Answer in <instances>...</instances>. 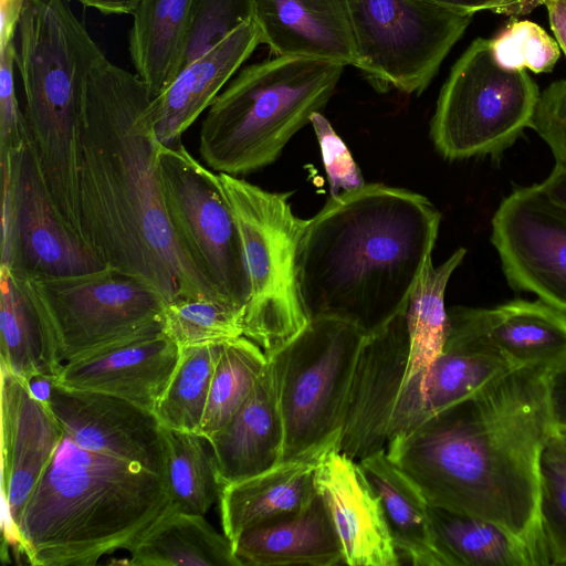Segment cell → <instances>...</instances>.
I'll list each match as a JSON object with an SVG mask.
<instances>
[{
    "instance_id": "1",
    "label": "cell",
    "mask_w": 566,
    "mask_h": 566,
    "mask_svg": "<svg viewBox=\"0 0 566 566\" xmlns=\"http://www.w3.org/2000/svg\"><path fill=\"white\" fill-rule=\"evenodd\" d=\"M153 99L136 73L106 56L90 73L78 116L81 235L105 266L148 283L166 304H233L189 259L166 214Z\"/></svg>"
},
{
    "instance_id": "2",
    "label": "cell",
    "mask_w": 566,
    "mask_h": 566,
    "mask_svg": "<svg viewBox=\"0 0 566 566\" xmlns=\"http://www.w3.org/2000/svg\"><path fill=\"white\" fill-rule=\"evenodd\" d=\"M549 369L513 368L386 447L429 505L501 525L541 565H549L538 522L539 460L554 431Z\"/></svg>"
},
{
    "instance_id": "3",
    "label": "cell",
    "mask_w": 566,
    "mask_h": 566,
    "mask_svg": "<svg viewBox=\"0 0 566 566\" xmlns=\"http://www.w3.org/2000/svg\"><path fill=\"white\" fill-rule=\"evenodd\" d=\"M441 213L424 196L384 184L331 196L306 221L296 255L308 319H346L368 334L407 307Z\"/></svg>"
},
{
    "instance_id": "4",
    "label": "cell",
    "mask_w": 566,
    "mask_h": 566,
    "mask_svg": "<svg viewBox=\"0 0 566 566\" xmlns=\"http://www.w3.org/2000/svg\"><path fill=\"white\" fill-rule=\"evenodd\" d=\"M172 506L166 478L63 434L20 518L34 566H91L128 551Z\"/></svg>"
},
{
    "instance_id": "5",
    "label": "cell",
    "mask_w": 566,
    "mask_h": 566,
    "mask_svg": "<svg viewBox=\"0 0 566 566\" xmlns=\"http://www.w3.org/2000/svg\"><path fill=\"white\" fill-rule=\"evenodd\" d=\"M105 56L67 0H23L14 65L29 139L54 203L80 234L78 116L87 77Z\"/></svg>"
},
{
    "instance_id": "6",
    "label": "cell",
    "mask_w": 566,
    "mask_h": 566,
    "mask_svg": "<svg viewBox=\"0 0 566 566\" xmlns=\"http://www.w3.org/2000/svg\"><path fill=\"white\" fill-rule=\"evenodd\" d=\"M344 67L303 56H273L243 67L208 107L201 158L218 174L237 177L271 165L325 107Z\"/></svg>"
},
{
    "instance_id": "7",
    "label": "cell",
    "mask_w": 566,
    "mask_h": 566,
    "mask_svg": "<svg viewBox=\"0 0 566 566\" xmlns=\"http://www.w3.org/2000/svg\"><path fill=\"white\" fill-rule=\"evenodd\" d=\"M244 251L251 294L243 336L271 357L308 323L296 273L297 247L307 220L292 211L293 192H272L219 174Z\"/></svg>"
},
{
    "instance_id": "8",
    "label": "cell",
    "mask_w": 566,
    "mask_h": 566,
    "mask_svg": "<svg viewBox=\"0 0 566 566\" xmlns=\"http://www.w3.org/2000/svg\"><path fill=\"white\" fill-rule=\"evenodd\" d=\"M13 276L63 363L163 331V296L148 283L112 268L74 276Z\"/></svg>"
},
{
    "instance_id": "9",
    "label": "cell",
    "mask_w": 566,
    "mask_h": 566,
    "mask_svg": "<svg viewBox=\"0 0 566 566\" xmlns=\"http://www.w3.org/2000/svg\"><path fill=\"white\" fill-rule=\"evenodd\" d=\"M539 90L526 70L500 66L490 40L475 39L451 67L430 122V137L449 160L502 157L535 113Z\"/></svg>"
},
{
    "instance_id": "10",
    "label": "cell",
    "mask_w": 566,
    "mask_h": 566,
    "mask_svg": "<svg viewBox=\"0 0 566 566\" xmlns=\"http://www.w3.org/2000/svg\"><path fill=\"white\" fill-rule=\"evenodd\" d=\"M365 333L354 323L315 317L272 355L283 421L281 460L339 436Z\"/></svg>"
},
{
    "instance_id": "11",
    "label": "cell",
    "mask_w": 566,
    "mask_h": 566,
    "mask_svg": "<svg viewBox=\"0 0 566 566\" xmlns=\"http://www.w3.org/2000/svg\"><path fill=\"white\" fill-rule=\"evenodd\" d=\"M348 1L357 69L380 92L421 94L473 19L426 0Z\"/></svg>"
},
{
    "instance_id": "12",
    "label": "cell",
    "mask_w": 566,
    "mask_h": 566,
    "mask_svg": "<svg viewBox=\"0 0 566 566\" xmlns=\"http://www.w3.org/2000/svg\"><path fill=\"white\" fill-rule=\"evenodd\" d=\"M157 178L182 250L230 302L245 307L250 279L240 231L219 174L195 159L180 142L161 144Z\"/></svg>"
},
{
    "instance_id": "13",
    "label": "cell",
    "mask_w": 566,
    "mask_h": 566,
    "mask_svg": "<svg viewBox=\"0 0 566 566\" xmlns=\"http://www.w3.org/2000/svg\"><path fill=\"white\" fill-rule=\"evenodd\" d=\"M1 264L19 276H74L106 268L67 222L30 143L0 158Z\"/></svg>"
},
{
    "instance_id": "14",
    "label": "cell",
    "mask_w": 566,
    "mask_h": 566,
    "mask_svg": "<svg viewBox=\"0 0 566 566\" xmlns=\"http://www.w3.org/2000/svg\"><path fill=\"white\" fill-rule=\"evenodd\" d=\"M491 228L509 286L566 314V208L539 184L517 187L499 205Z\"/></svg>"
},
{
    "instance_id": "15",
    "label": "cell",
    "mask_w": 566,
    "mask_h": 566,
    "mask_svg": "<svg viewBox=\"0 0 566 566\" xmlns=\"http://www.w3.org/2000/svg\"><path fill=\"white\" fill-rule=\"evenodd\" d=\"M441 353L424 376L408 381L398 397L388 441L468 398L515 368L486 339L476 307L452 306Z\"/></svg>"
},
{
    "instance_id": "16",
    "label": "cell",
    "mask_w": 566,
    "mask_h": 566,
    "mask_svg": "<svg viewBox=\"0 0 566 566\" xmlns=\"http://www.w3.org/2000/svg\"><path fill=\"white\" fill-rule=\"evenodd\" d=\"M409 355L406 308L365 335L352 377L339 450L360 459L386 449Z\"/></svg>"
},
{
    "instance_id": "17",
    "label": "cell",
    "mask_w": 566,
    "mask_h": 566,
    "mask_svg": "<svg viewBox=\"0 0 566 566\" xmlns=\"http://www.w3.org/2000/svg\"><path fill=\"white\" fill-rule=\"evenodd\" d=\"M1 373V528L3 542L19 547L23 509L51 462L63 432L50 407L7 367Z\"/></svg>"
},
{
    "instance_id": "18",
    "label": "cell",
    "mask_w": 566,
    "mask_h": 566,
    "mask_svg": "<svg viewBox=\"0 0 566 566\" xmlns=\"http://www.w3.org/2000/svg\"><path fill=\"white\" fill-rule=\"evenodd\" d=\"M49 407L63 434L77 444L137 462L166 478L161 429L153 411L113 395L56 382Z\"/></svg>"
},
{
    "instance_id": "19",
    "label": "cell",
    "mask_w": 566,
    "mask_h": 566,
    "mask_svg": "<svg viewBox=\"0 0 566 566\" xmlns=\"http://www.w3.org/2000/svg\"><path fill=\"white\" fill-rule=\"evenodd\" d=\"M315 484L342 543L344 564H400L380 496L357 460L339 449L331 450L315 472Z\"/></svg>"
},
{
    "instance_id": "20",
    "label": "cell",
    "mask_w": 566,
    "mask_h": 566,
    "mask_svg": "<svg viewBox=\"0 0 566 566\" xmlns=\"http://www.w3.org/2000/svg\"><path fill=\"white\" fill-rule=\"evenodd\" d=\"M180 355V347L163 331L66 361L55 382L98 391L153 411Z\"/></svg>"
},
{
    "instance_id": "21",
    "label": "cell",
    "mask_w": 566,
    "mask_h": 566,
    "mask_svg": "<svg viewBox=\"0 0 566 566\" xmlns=\"http://www.w3.org/2000/svg\"><path fill=\"white\" fill-rule=\"evenodd\" d=\"M253 21L274 56L322 59L357 67L348 0H254Z\"/></svg>"
},
{
    "instance_id": "22",
    "label": "cell",
    "mask_w": 566,
    "mask_h": 566,
    "mask_svg": "<svg viewBox=\"0 0 566 566\" xmlns=\"http://www.w3.org/2000/svg\"><path fill=\"white\" fill-rule=\"evenodd\" d=\"M340 434L269 469L222 486L219 513L224 535L233 543L242 533L270 520L302 510L317 494L315 472L324 457L339 449Z\"/></svg>"
},
{
    "instance_id": "23",
    "label": "cell",
    "mask_w": 566,
    "mask_h": 566,
    "mask_svg": "<svg viewBox=\"0 0 566 566\" xmlns=\"http://www.w3.org/2000/svg\"><path fill=\"white\" fill-rule=\"evenodd\" d=\"M260 44V31L251 20L187 64L153 99L159 142L165 146L180 143L181 135L208 109Z\"/></svg>"
},
{
    "instance_id": "24",
    "label": "cell",
    "mask_w": 566,
    "mask_h": 566,
    "mask_svg": "<svg viewBox=\"0 0 566 566\" xmlns=\"http://www.w3.org/2000/svg\"><path fill=\"white\" fill-rule=\"evenodd\" d=\"M207 439L222 485L260 473L280 461L284 432L271 358L268 357L265 368L235 415Z\"/></svg>"
},
{
    "instance_id": "25",
    "label": "cell",
    "mask_w": 566,
    "mask_h": 566,
    "mask_svg": "<svg viewBox=\"0 0 566 566\" xmlns=\"http://www.w3.org/2000/svg\"><path fill=\"white\" fill-rule=\"evenodd\" d=\"M234 552L242 566L344 564L342 543L318 491L302 510L242 533Z\"/></svg>"
},
{
    "instance_id": "26",
    "label": "cell",
    "mask_w": 566,
    "mask_h": 566,
    "mask_svg": "<svg viewBox=\"0 0 566 566\" xmlns=\"http://www.w3.org/2000/svg\"><path fill=\"white\" fill-rule=\"evenodd\" d=\"M476 317L493 348L515 368H553L566 358V314L539 298L476 307Z\"/></svg>"
},
{
    "instance_id": "27",
    "label": "cell",
    "mask_w": 566,
    "mask_h": 566,
    "mask_svg": "<svg viewBox=\"0 0 566 566\" xmlns=\"http://www.w3.org/2000/svg\"><path fill=\"white\" fill-rule=\"evenodd\" d=\"M358 462L380 496L398 553L413 566H450L437 542L429 503L417 484L389 458L386 449Z\"/></svg>"
},
{
    "instance_id": "28",
    "label": "cell",
    "mask_w": 566,
    "mask_h": 566,
    "mask_svg": "<svg viewBox=\"0 0 566 566\" xmlns=\"http://www.w3.org/2000/svg\"><path fill=\"white\" fill-rule=\"evenodd\" d=\"M193 0H142L133 13L128 51L155 98L180 72Z\"/></svg>"
},
{
    "instance_id": "29",
    "label": "cell",
    "mask_w": 566,
    "mask_h": 566,
    "mask_svg": "<svg viewBox=\"0 0 566 566\" xmlns=\"http://www.w3.org/2000/svg\"><path fill=\"white\" fill-rule=\"evenodd\" d=\"M136 566H242L233 543L205 515L171 506L128 549Z\"/></svg>"
},
{
    "instance_id": "30",
    "label": "cell",
    "mask_w": 566,
    "mask_h": 566,
    "mask_svg": "<svg viewBox=\"0 0 566 566\" xmlns=\"http://www.w3.org/2000/svg\"><path fill=\"white\" fill-rule=\"evenodd\" d=\"M63 361L36 308L13 274L0 266V365L23 380L57 378Z\"/></svg>"
},
{
    "instance_id": "31",
    "label": "cell",
    "mask_w": 566,
    "mask_h": 566,
    "mask_svg": "<svg viewBox=\"0 0 566 566\" xmlns=\"http://www.w3.org/2000/svg\"><path fill=\"white\" fill-rule=\"evenodd\" d=\"M437 542L450 566H538L535 551L491 521L429 505Z\"/></svg>"
},
{
    "instance_id": "32",
    "label": "cell",
    "mask_w": 566,
    "mask_h": 566,
    "mask_svg": "<svg viewBox=\"0 0 566 566\" xmlns=\"http://www.w3.org/2000/svg\"><path fill=\"white\" fill-rule=\"evenodd\" d=\"M465 254L467 250L459 248L439 266L429 258L410 293L406 307L409 355L402 387L424 376L442 350L449 326L444 294Z\"/></svg>"
},
{
    "instance_id": "33",
    "label": "cell",
    "mask_w": 566,
    "mask_h": 566,
    "mask_svg": "<svg viewBox=\"0 0 566 566\" xmlns=\"http://www.w3.org/2000/svg\"><path fill=\"white\" fill-rule=\"evenodd\" d=\"M166 482L176 511L205 515L222 490L216 458L207 438L160 426Z\"/></svg>"
},
{
    "instance_id": "34",
    "label": "cell",
    "mask_w": 566,
    "mask_h": 566,
    "mask_svg": "<svg viewBox=\"0 0 566 566\" xmlns=\"http://www.w3.org/2000/svg\"><path fill=\"white\" fill-rule=\"evenodd\" d=\"M223 343L180 347L175 370L153 412L160 426L200 432L216 363Z\"/></svg>"
},
{
    "instance_id": "35",
    "label": "cell",
    "mask_w": 566,
    "mask_h": 566,
    "mask_svg": "<svg viewBox=\"0 0 566 566\" xmlns=\"http://www.w3.org/2000/svg\"><path fill=\"white\" fill-rule=\"evenodd\" d=\"M268 363L260 346L241 336L223 343L212 375L199 434L222 429L245 401Z\"/></svg>"
},
{
    "instance_id": "36",
    "label": "cell",
    "mask_w": 566,
    "mask_h": 566,
    "mask_svg": "<svg viewBox=\"0 0 566 566\" xmlns=\"http://www.w3.org/2000/svg\"><path fill=\"white\" fill-rule=\"evenodd\" d=\"M245 307L207 298L166 304L163 332L179 347L243 336Z\"/></svg>"
},
{
    "instance_id": "37",
    "label": "cell",
    "mask_w": 566,
    "mask_h": 566,
    "mask_svg": "<svg viewBox=\"0 0 566 566\" xmlns=\"http://www.w3.org/2000/svg\"><path fill=\"white\" fill-rule=\"evenodd\" d=\"M538 522L549 565H566V441L554 430L539 460Z\"/></svg>"
},
{
    "instance_id": "38",
    "label": "cell",
    "mask_w": 566,
    "mask_h": 566,
    "mask_svg": "<svg viewBox=\"0 0 566 566\" xmlns=\"http://www.w3.org/2000/svg\"><path fill=\"white\" fill-rule=\"evenodd\" d=\"M490 48L495 62L509 70L551 72L559 59L557 42L538 24L512 19L494 38Z\"/></svg>"
},
{
    "instance_id": "39",
    "label": "cell",
    "mask_w": 566,
    "mask_h": 566,
    "mask_svg": "<svg viewBox=\"0 0 566 566\" xmlns=\"http://www.w3.org/2000/svg\"><path fill=\"white\" fill-rule=\"evenodd\" d=\"M253 13L254 0H193L180 71L253 20Z\"/></svg>"
},
{
    "instance_id": "40",
    "label": "cell",
    "mask_w": 566,
    "mask_h": 566,
    "mask_svg": "<svg viewBox=\"0 0 566 566\" xmlns=\"http://www.w3.org/2000/svg\"><path fill=\"white\" fill-rule=\"evenodd\" d=\"M310 124L319 145L331 196H338L366 185L350 151L328 119L321 112H316L311 116Z\"/></svg>"
},
{
    "instance_id": "41",
    "label": "cell",
    "mask_w": 566,
    "mask_h": 566,
    "mask_svg": "<svg viewBox=\"0 0 566 566\" xmlns=\"http://www.w3.org/2000/svg\"><path fill=\"white\" fill-rule=\"evenodd\" d=\"M15 40L0 44V158L23 148L29 133L13 83Z\"/></svg>"
},
{
    "instance_id": "42",
    "label": "cell",
    "mask_w": 566,
    "mask_h": 566,
    "mask_svg": "<svg viewBox=\"0 0 566 566\" xmlns=\"http://www.w3.org/2000/svg\"><path fill=\"white\" fill-rule=\"evenodd\" d=\"M530 128L549 147L555 166H566V78L541 92Z\"/></svg>"
},
{
    "instance_id": "43",
    "label": "cell",
    "mask_w": 566,
    "mask_h": 566,
    "mask_svg": "<svg viewBox=\"0 0 566 566\" xmlns=\"http://www.w3.org/2000/svg\"><path fill=\"white\" fill-rule=\"evenodd\" d=\"M457 11L475 13L491 11L505 15H521L531 12L547 0H426Z\"/></svg>"
},
{
    "instance_id": "44",
    "label": "cell",
    "mask_w": 566,
    "mask_h": 566,
    "mask_svg": "<svg viewBox=\"0 0 566 566\" xmlns=\"http://www.w3.org/2000/svg\"><path fill=\"white\" fill-rule=\"evenodd\" d=\"M546 390L553 428L566 430V358L548 370Z\"/></svg>"
},
{
    "instance_id": "45",
    "label": "cell",
    "mask_w": 566,
    "mask_h": 566,
    "mask_svg": "<svg viewBox=\"0 0 566 566\" xmlns=\"http://www.w3.org/2000/svg\"><path fill=\"white\" fill-rule=\"evenodd\" d=\"M545 6L548 12L551 29L558 46L566 56V0H547Z\"/></svg>"
},
{
    "instance_id": "46",
    "label": "cell",
    "mask_w": 566,
    "mask_h": 566,
    "mask_svg": "<svg viewBox=\"0 0 566 566\" xmlns=\"http://www.w3.org/2000/svg\"><path fill=\"white\" fill-rule=\"evenodd\" d=\"M103 14H133L142 0H76Z\"/></svg>"
},
{
    "instance_id": "47",
    "label": "cell",
    "mask_w": 566,
    "mask_h": 566,
    "mask_svg": "<svg viewBox=\"0 0 566 566\" xmlns=\"http://www.w3.org/2000/svg\"><path fill=\"white\" fill-rule=\"evenodd\" d=\"M539 186L553 200L566 208V166H555Z\"/></svg>"
},
{
    "instance_id": "48",
    "label": "cell",
    "mask_w": 566,
    "mask_h": 566,
    "mask_svg": "<svg viewBox=\"0 0 566 566\" xmlns=\"http://www.w3.org/2000/svg\"><path fill=\"white\" fill-rule=\"evenodd\" d=\"M55 380L56 378L52 376L35 375L24 381L31 395L36 400L49 407Z\"/></svg>"
},
{
    "instance_id": "49",
    "label": "cell",
    "mask_w": 566,
    "mask_h": 566,
    "mask_svg": "<svg viewBox=\"0 0 566 566\" xmlns=\"http://www.w3.org/2000/svg\"><path fill=\"white\" fill-rule=\"evenodd\" d=\"M566 441V430L556 431Z\"/></svg>"
},
{
    "instance_id": "50",
    "label": "cell",
    "mask_w": 566,
    "mask_h": 566,
    "mask_svg": "<svg viewBox=\"0 0 566 566\" xmlns=\"http://www.w3.org/2000/svg\"><path fill=\"white\" fill-rule=\"evenodd\" d=\"M0 1H6V0H0Z\"/></svg>"
}]
</instances>
